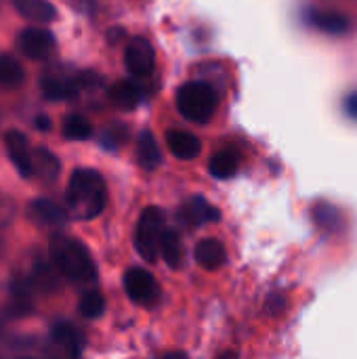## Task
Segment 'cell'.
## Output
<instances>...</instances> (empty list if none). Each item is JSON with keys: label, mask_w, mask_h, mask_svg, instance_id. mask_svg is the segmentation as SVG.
I'll use <instances>...</instances> for the list:
<instances>
[{"label": "cell", "mask_w": 357, "mask_h": 359, "mask_svg": "<svg viewBox=\"0 0 357 359\" xmlns=\"http://www.w3.org/2000/svg\"><path fill=\"white\" fill-rule=\"evenodd\" d=\"M107 204V187L103 177L93 168H78L72 172L65 189V208L72 219L90 221L103 212Z\"/></svg>", "instance_id": "1"}, {"label": "cell", "mask_w": 357, "mask_h": 359, "mask_svg": "<svg viewBox=\"0 0 357 359\" xmlns=\"http://www.w3.org/2000/svg\"><path fill=\"white\" fill-rule=\"evenodd\" d=\"M48 252L55 267L67 280L76 284H90L97 280V267L82 242L67 236H53L48 244Z\"/></svg>", "instance_id": "2"}, {"label": "cell", "mask_w": 357, "mask_h": 359, "mask_svg": "<svg viewBox=\"0 0 357 359\" xmlns=\"http://www.w3.org/2000/svg\"><path fill=\"white\" fill-rule=\"evenodd\" d=\"M175 103L185 120L194 124H206L213 120L219 107V93L208 82L191 80L177 90Z\"/></svg>", "instance_id": "3"}, {"label": "cell", "mask_w": 357, "mask_h": 359, "mask_svg": "<svg viewBox=\"0 0 357 359\" xmlns=\"http://www.w3.org/2000/svg\"><path fill=\"white\" fill-rule=\"evenodd\" d=\"M164 233V212L158 206H147L141 212L135 229V248L143 261L156 263L160 259Z\"/></svg>", "instance_id": "4"}, {"label": "cell", "mask_w": 357, "mask_h": 359, "mask_svg": "<svg viewBox=\"0 0 357 359\" xmlns=\"http://www.w3.org/2000/svg\"><path fill=\"white\" fill-rule=\"evenodd\" d=\"M124 290L135 305L145 309H154L162 299L160 284L147 269L141 267H133L124 273Z\"/></svg>", "instance_id": "5"}, {"label": "cell", "mask_w": 357, "mask_h": 359, "mask_svg": "<svg viewBox=\"0 0 357 359\" xmlns=\"http://www.w3.org/2000/svg\"><path fill=\"white\" fill-rule=\"evenodd\" d=\"M124 65L135 78H149L156 69V50L149 40L133 38L124 48Z\"/></svg>", "instance_id": "6"}, {"label": "cell", "mask_w": 357, "mask_h": 359, "mask_svg": "<svg viewBox=\"0 0 357 359\" xmlns=\"http://www.w3.org/2000/svg\"><path fill=\"white\" fill-rule=\"evenodd\" d=\"M53 46H55V38L44 27H25L17 36V48L21 50L23 57H27L32 61L46 59L50 55Z\"/></svg>", "instance_id": "7"}, {"label": "cell", "mask_w": 357, "mask_h": 359, "mask_svg": "<svg viewBox=\"0 0 357 359\" xmlns=\"http://www.w3.org/2000/svg\"><path fill=\"white\" fill-rule=\"evenodd\" d=\"M4 147L8 154V160L13 162V166L17 168V172L23 179H29L34 175V166H32V156H29V145L27 139L21 130L13 128L6 130L4 135Z\"/></svg>", "instance_id": "8"}, {"label": "cell", "mask_w": 357, "mask_h": 359, "mask_svg": "<svg viewBox=\"0 0 357 359\" xmlns=\"http://www.w3.org/2000/svg\"><path fill=\"white\" fill-rule=\"evenodd\" d=\"M221 219V212L204 198H191L189 202H185L179 210V221L185 225V227H200V225H206V223H215Z\"/></svg>", "instance_id": "9"}, {"label": "cell", "mask_w": 357, "mask_h": 359, "mask_svg": "<svg viewBox=\"0 0 357 359\" xmlns=\"http://www.w3.org/2000/svg\"><path fill=\"white\" fill-rule=\"evenodd\" d=\"M194 257H196V263L206 269V271H215L219 267L225 265L227 261V250L223 246L221 240L217 238H206V240H200L196 244V250H194Z\"/></svg>", "instance_id": "10"}, {"label": "cell", "mask_w": 357, "mask_h": 359, "mask_svg": "<svg viewBox=\"0 0 357 359\" xmlns=\"http://www.w3.org/2000/svg\"><path fill=\"white\" fill-rule=\"evenodd\" d=\"M50 339L55 343V347L61 349V358L59 359H78L82 351V343L84 337L72 326V324H55Z\"/></svg>", "instance_id": "11"}, {"label": "cell", "mask_w": 357, "mask_h": 359, "mask_svg": "<svg viewBox=\"0 0 357 359\" xmlns=\"http://www.w3.org/2000/svg\"><path fill=\"white\" fill-rule=\"evenodd\" d=\"M166 145L177 160H196L202 151V143L187 130H168Z\"/></svg>", "instance_id": "12"}, {"label": "cell", "mask_w": 357, "mask_h": 359, "mask_svg": "<svg viewBox=\"0 0 357 359\" xmlns=\"http://www.w3.org/2000/svg\"><path fill=\"white\" fill-rule=\"evenodd\" d=\"M107 97H109V103L120 111H133L141 103L139 86L135 82H128V80H120V82L112 84Z\"/></svg>", "instance_id": "13"}, {"label": "cell", "mask_w": 357, "mask_h": 359, "mask_svg": "<svg viewBox=\"0 0 357 359\" xmlns=\"http://www.w3.org/2000/svg\"><path fill=\"white\" fill-rule=\"evenodd\" d=\"M137 162L143 170H156L162 164L160 145L149 130H143L137 139Z\"/></svg>", "instance_id": "14"}, {"label": "cell", "mask_w": 357, "mask_h": 359, "mask_svg": "<svg viewBox=\"0 0 357 359\" xmlns=\"http://www.w3.org/2000/svg\"><path fill=\"white\" fill-rule=\"evenodd\" d=\"M29 215L40 225H63L67 219V210L55 204L53 200L38 198L29 204Z\"/></svg>", "instance_id": "15"}, {"label": "cell", "mask_w": 357, "mask_h": 359, "mask_svg": "<svg viewBox=\"0 0 357 359\" xmlns=\"http://www.w3.org/2000/svg\"><path fill=\"white\" fill-rule=\"evenodd\" d=\"M17 13L36 23H53L57 19V8L48 0H15Z\"/></svg>", "instance_id": "16"}, {"label": "cell", "mask_w": 357, "mask_h": 359, "mask_svg": "<svg viewBox=\"0 0 357 359\" xmlns=\"http://www.w3.org/2000/svg\"><path fill=\"white\" fill-rule=\"evenodd\" d=\"M162 259L166 261V265L170 269H181L183 261H185V246L181 236L175 229H166L164 240H162Z\"/></svg>", "instance_id": "17"}, {"label": "cell", "mask_w": 357, "mask_h": 359, "mask_svg": "<svg viewBox=\"0 0 357 359\" xmlns=\"http://www.w3.org/2000/svg\"><path fill=\"white\" fill-rule=\"evenodd\" d=\"M32 166H34V175H38L42 181H55L59 170H61V164L57 160V156L44 147H38L32 156Z\"/></svg>", "instance_id": "18"}, {"label": "cell", "mask_w": 357, "mask_h": 359, "mask_svg": "<svg viewBox=\"0 0 357 359\" xmlns=\"http://www.w3.org/2000/svg\"><path fill=\"white\" fill-rule=\"evenodd\" d=\"M238 164L240 160L234 149H221L210 158L208 170L215 179H231L238 172Z\"/></svg>", "instance_id": "19"}, {"label": "cell", "mask_w": 357, "mask_h": 359, "mask_svg": "<svg viewBox=\"0 0 357 359\" xmlns=\"http://www.w3.org/2000/svg\"><path fill=\"white\" fill-rule=\"evenodd\" d=\"M25 80L23 65L8 53H0V86L4 88H17Z\"/></svg>", "instance_id": "20"}, {"label": "cell", "mask_w": 357, "mask_h": 359, "mask_svg": "<svg viewBox=\"0 0 357 359\" xmlns=\"http://www.w3.org/2000/svg\"><path fill=\"white\" fill-rule=\"evenodd\" d=\"M311 23L316 27L328 32V34H335V36L345 34L351 27L349 19L345 15H339V13H314L311 15Z\"/></svg>", "instance_id": "21"}, {"label": "cell", "mask_w": 357, "mask_h": 359, "mask_svg": "<svg viewBox=\"0 0 357 359\" xmlns=\"http://www.w3.org/2000/svg\"><path fill=\"white\" fill-rule=\"evenodd\" d=\"M63 137L69 141H86L93 137V124L84 116L72 114L63 120Z\"/></svg>", "instance_id": "22"}, {"label": "cell", "mask_w": 357, "mask_h": 359, "mask_svg": "<svg viewBox=\"0 0 357 359\" xmlns=\"http://www.w3.org/2000/svg\"><path fill=\"white\" fill-rule=\"evenodd\" d=\"M42 95L48 99V101H67V99H74L78 95L76 88H72L67 82H61V80H53V78H42Z\"/></svg>", "instance_id": "23"}, {"label": "cell", "mask_w": 357, "mask_h": 359, "mask_svg": "<svg viewBox=\"0 0 357 359\" xmlns=\"http://www.w3.org/2000/svg\"><path fill=\"white\" fill-rule=\"evenodd\" d=\"M78 309H80L82 318H86V320H97V318H101L103 311H105V299H103L101 292L88 290V292L82 294Z\"/></svg>", "instance_id": "24"}, {"label": "cell", "mask_w": 357, "mask_h": 359, "mask_svg": "<svg viewBox=\"0 0 357 359\" xmlns=\"http://www.w3.org/2000/svg\"><path fill=\"white\" fill-rule=\"evenodd\" d=\"M314 219H316L320 229L337 231L339 229V221H341V212L335 206H330V204H318L314 208Z\"/></svg>", "instance_id": "25"}, {"label": "cell", "mask_w": 357, "mask_h": 359, "mask_svg": "<svg viewBox=\"0 0 357 359\" xmlns=\"http://www.w3.org/2000/svg\"><path fill=\"white\" fill-rule=\"evenodd\" d=\"M120 130H124V128H120V126H112V128H107V130L103 133V137H101V145H103V147H107V149H116V147L124 141V137H120V135H118Z\"/></svg>", "instance_id": "26"}, {"label": "cell", "mask_w": 357, "mask_h": 359, "mask_svg": "<svg viewBox=\"0 0 357 359\" xmlns=\"http://www.w3.org/2000/svg\"><path fill=\"white\" fill-rule=\"evenodd\" d=\"M343 109H345V114H347L351 120H356L357 122V90L356 93H351V95H347V99H345V103H343Z\"/></svg>", "instance_id": "27"}, {"label": "cell", "mask_w": 357, "mask_h": 359, "mask_svg": "<svg viewBox=\"0 0 357 359\" xmlns=\"http://www.w3.org/2000/svg\"><path fill=\"white\" fill-rule=\"evenodd\" d=\"M36 128H38V130H50V118L44 116V114H40V116L36 118Z\"/></svg>", "instance_id": "28"}, {"label": "cell", "mask_w": 357, "mask_h": 359, "mask_svg": "<svg viewBox=\"0 0 357 359\" xmlns=\"http://www.w3.org/2000/svg\"><path fill=\"white\" fill-rule=\"evenodd\" d=\"M164 359H189L187 358V353H183V351H170V353H166Z\"/></svg>", "instance_id": "29"}, {"label": "cell", "mask_w": 357, "mask_h": 359, "mask_svg": "<svg viewBox=\"0 0 357 359\" xmlns=\"http://www.w3.org/2000/svg\"><path fill=\"white\" fill-rule=\"evenodd\" d=\"M217 359H238V355L234 351H225V353H221Z\"/></svg>", "instance_id": "30"}]
</instances>
